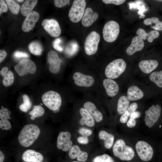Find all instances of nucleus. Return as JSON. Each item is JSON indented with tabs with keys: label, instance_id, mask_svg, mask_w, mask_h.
<instances>
[{
	"label": "nucleus",
	"instance_id": "37",
	"mask_svg": "<svg viewBox=\"0 0 162 162\" xmlns=\"http://www.w3.org/2000/svg\"><path fill=\"white\" fill-rule=\"evenodd\" d=\"M92 162H114L113 159L109 155L104 154L95 157Z\"/></svg>",
	"mask_w": 162,
	"mask_h": 162
},
{
	"label": "nucleus",
	"instance_id": "6",
	"mask_svg": "<svg viewBox=\"0 0 162 162\" xmlns=\"http://www.w3.org/2000/svg\"><path fill=\"white\" fill-rule=\"evenodd\" d=\"M42 100L44 105L53 112L59 110L62 104L60 94L52 90L44 93L42 97Z\"/></svg>",
	"mask_w": 162,
	"mask_h": 162
},
{
	"label": "nucleus",
	"instance_id": "27",
	"mask_svg": "<svg viewBox=\"0 0 162 162\" xmlns=\"http://www.w3.org/2000/svg\"><path fill=\"white\" fill-rule=\"evenodd\" d=\"M38 1L36 0H26L22 5L20 8L21 14L24 16H26L32 11L37 4Z\"/></svg>",
	"mask_w": 162,
	"mask_h": 162
},
{
	"label": "nucleus",
	"instance_id": "28",
	"mask_svg": "<svg viewBox=\"0 0 162 162\" xmlns=\"http://www.w3.org/2000/svg\"><path fill=\"white\" fill-rule=\"evenodd\" d=\"M130 102V100L126 96L122 95L119 98L117 109L119 114H123L127 110Z\"/></svg>",
	"mask_w": 162,
	"mask_h": 162
},
{
	"label": "nucleus",
	"instance_id": "14",
	"mask_svg": "<svg viewBox=\"0 0 162 162\" xmlns=\"http://www.w3.org/2000/svg\"><path fill=\"white\" fill-rule=\"evenodd\" d=\"M40 17L39 14L37 11H32L27 15L23 22L22 29L25 32H28L32 30Z\"/></svg>",
	"mask_w": 162,
	"mask_h": 162
},
{
	"label": "nucleus",
	"instance_id": "15",
	"mask_svg": "<svg viewBox=\"0 0 162 162\" xmlns=\"http://www.w3.org/2000/svg\"><path fill=\"white\" fill-rule=\"evenodd\" d=\"M47 59L50 71L53 73H58L60 70L61 61L57 53L54 51H50Z\"/></svg>",
	"mask_w": 162,
	"mask_h": 162
},
{
	"label": "nucleus",
	"instance_id": "25",
	"mask_svg": "<svg viewBox=\"0 0 162 162\" xmlns=\"http://www.w3.org/2000/svg\"><path fill=\"white\" fill-rule=\"evenodd\" d=\"M79 112L82 117L80 121L81 125L85 124L89 127H92L94 125V118L86 110L82 108L80 109Z\"/></svg>",
	"mask_w": 162,
	"mask_h": 162
},
{
	"label": "nucleus",
	"instance_id": "50",
	"mask_svg": "<svg viewBox=\"0 0 162 162\" xmlns=\"http://www.w3.org/2000/svg\"><path fill=\"white\" fill-rule=\"evenodd\" d=\"M4 159V156L3 153L1 151H0V162H3Z\"/></svg>",
	"mask_w": 162,
	"mask_h": 162
},
{
	"label": "nucleus",
	"instance_id": "34",
	"mask_svg": "<svg viewBox=\"0 0 162 162\" xmlns=\"http://www.w3.org/2000/svg\"><path fill=\"white\" fill-rule=\"evenodd\" d=\"M22 98L23 103L20 106L19 108L21 111L26 112L31 109L32 104L27 95L24 94L22 96Z\"/></svg>",
	"mask_w": 162,
	"mask_h": 162
},
{
	"label": "nucleus",
	"instance_id": "13",
	"mask_svg": "<svg viewBox=\"0 0 162 162\" xmlns=\"http://www.w3.org/2000/svg\"><path fill=\"white\" fill-rule=\"evenodd\" d=\"M73 78L75 84L80 87H90L93 85L94 82L92 76L78 72L74 74Z\"/></svg>",
	"mask_w": 162,
	"mask_h": 162
},
{
	"label": "nucleus",
	"instance_id": "40",
	"mask_svg": "<svg viewBox=\"0 0 162 162\" xmlns=\"http://www.w3.org/2000/svg\"><path fill=\"white\" fill-rule=\"evenodd\" d=\"M61 40L59 38L55 39L53 43V48L58 51L62 52L63 50L62 48L60 46Z\"/></svg>",
	"mask_w": 162,
	"mask_h": 162
},
{
	"label": "nucleus",
	"instance_id": "5",
	"mask_svg": "<svg viewBox=\"0 0 162 162\" xmlns=\"http://www.w3.org/2000/svg\"><path fill=\"white\" fill-rule=\"evenodd\" d=\"M86 6L85 0H75L69 10L68 16L70 20L77 23L82 19Z\"/></svg>",
	"mask_w": 162,
	"mask_h": 162
},
{
	"label": "nucleus",
	"instance_id": "17",
	"mask_svg": "<svg viewBox=\"0 0 162 162\" xmlns=\"http://www.w3.org/2000/svg\"><path fill=\"white\" fill-rule=\"evenodd\" d=\"M144 46L143 40L140 36H136L132 39L130 45L126 50L127 54L131 56L137 51L141 50Z\"/></svg>",
	"mask_w": 162,
	"mask_h": 162
},
{
	"label": "nucleus",
	"instance_id": "7",
	"mask_svg": "<svg viewBox=\"0 0 162 162\" xmlns=\"http://www.w3.org/2000/svg\"><path fill=\"white\" fill-rule=\"evenodd\" d=\"M100 40V35L96 31H92L88 35L84 44V50L87 55H92L96 52Z\"/></svg>",
	"mask_w": 162,
	"mask_h": 162
},
{
	"label": "nucleus",
	"instance_id": "4",
	"mask_svg": "<svg viewBox=\"0 0 162 162\" xmlns=\"http://www.w3.org/2000/svg\"><path fill=\"white\" fill-rule=\"evenodd\" d=\"M120 32L118 23L114 20H110L104 25L103 29V35L104 40L109 43L113 42L117 38Z\"/></svg>",
	"mask_w": 162,
	"mask_h": 162
},
{
	"label": "nucleus",
	"instance_id": "21",
	"mask_svg": "<svg viewBox=\"0 0 162 162\" xmlns=\"http://www.w3.org/2000/svg\"><path fill=\"white\" fill-rule=\"evenodd\" d=\"M11 112L7 108L2 106L0 110V128L2 130H8L11 127V124L8 121L10 119V115Z\"/></svg>",
	"mask_w": 162,
	"mask_h": 162
},
{
	"label": "nucleus",
	"instance_id": "2",
	"mask_svg": "<svg viewBox=\"0 0 162 162\" xmlns=\"http://www.w3.org/2000/svg\"><path fill=\"white\" fill-rule=\"evenodd\" d=\"M112 151L114 156L122 160H130L134 155V152L132 148L126 145L122 139H118L116 142L113 147Z\"/></svg>",
	"mask_w": 162,
	"mask_h": 162
},
{
	"label": "nucleus",
	"instance_id": "16",
	"mask_svg": "<svg viewBox=\"0 0 162 162\" xmlns=\"http://www.w3.org/2000/svg\"><path fill=\"white\" fill-rule=\"evenodd\" d=\"M98 16V14L94 11L92 8H87L85 9L82 19V24L85 27H89L96 21Z\"/></svg>",
	"mask_w": 162,
	"mask_h": 162
},
{
	"label": "nucleus",
	"instance_id": "20",
	"mask_svg": "<svg viewBox=\"0 0 162 162\" xmlns=\"http://www.w3.org/2000/svg\"><path fill=\"white\" fill-rule=\"evenodd\" d=\"M22 159L25 162H42L44 157L40 153L33 150L28 149L23 153Z\"/></svg>",
	"mask_w": 162,
	"mask_h": 162
},
{
	"label": "nucleus",
	"instance_id": "1",
	"mask_svg": "<svg viewBox=\"0 0 162 162\" xmlns=\"http://www.w3.org/2000/svg\"><path fill=\"white\" fill-rule=\"evenodd\" d=\"M40 134V129L36 125L32 124L26 125L22 129L18 135L19 142L22 146L28 147L35 141Z\"/></svg>",
	"mask_w": 162,
	"mask_h": 162
},
{
	"label": "nucleus",
	"instance_id": "18",
	"mask_svg": "<svg viewBox=\"0 0 162 162\" xmlns=\"http://www.w3.org/2000/svg\"><path fill=\"white\" fill-rule=\"evenodd\" d=\"M103 86L107 94L110 97H114L118 93L119 87L114 80L109 78L104 79L103 82Z\"/></svg>",
	"mask_w": 162,
	"mask_h": 162
},
{
	"label": "nucleus",
	"instance_id": "38",
	"mask_svg": "<svg viewBox=\"0 0 162 162\" xmlns=\"http://www.w3.org/2000/svg\"><path fill=\"white\" fill-rule=\"evenodd\" d=\"M70 1L68 0H54V2L55 5L56 7L61 8L69 4Z\"/></svg>",
	"mask_w": 162,
	"mask_h": 162
},
{
	"label": "nucleus",
	"instance_id": "33",
	"mask_svg": "<svg viewBox=\"0 0 162 162\" xmlns=\"http://www.w3.org/2000/svg\"><path fill=\"white\" fill-rule=\"evenodd\" d=\"M28 48L30 52L35 55H41L43 51L41 45L39 42L37 41L31 42L29 45Z\"/></svg>",
	"mask_w": 162,
	"mask_h": 162
},
{
	"label": "nucleus",
	"instance_id": "26",
	"mask_svg": "<svg viewBox=\"0 0 162 162\" xmlns=\"http://www.w3.org/2000/svg\"><path fill=\"white\" fill-rule=\"evenodd\" d=\"M136 34L143 40L147 39L148 41L150 43L152 42L154 39L158 38L160 35L159 33L157 31L152 30L147 33L142 28H139L136 31Z\"/></svg>",
	"mask_w": 162,
	"mask_h": 162
},
{
	"label": "nucleus",
	"instance_id": "52",
	"mask_svg": "<svg viewBox=\"0 0 162 162\" xmlns=\"http://www.w3.org/2000/svg\"><path fill=\"white\" fill-rule=\"evenodd\" d=\"M79 162L78 161H74V162Z\"/></svg>",
	"mask_w": 162,
	"mask_h": 162
},
{
	"label": "nucleus",
	"instance_id": "41",
	"mask_svg": "<svg viewBox=\"0 0 162 162\" xmlns=\"http://www.w3.org/2000/svg\"><path fill=\"white\" fill-rule=\"evenodd\" d=\"M78 132L81 135L83 136H90L92 133V132L91 130L84 128H81L80 129Z\"/></svg>",
	"mask_w": 162,
	"mask_h": 162
},
{
	"label": "nucleus",
	"instance_id": "30",
	"mask_svg": "<svg viewBox=\"0 0 162 162\" xmlns=\"http://www.w3.org/2000/svg\"><path fill=\"white\" fill-rule=\"evenodd\" d=\"M143 23L147 25H151V26L154 24L151 27L156 31H162V21H160L158 18L152 17L145 19L143 21Z\"/></svg>",
	"mask_w": 162,
	"mask_h": 162
},
{
	"label": "nucleus",
	"instance_id": "19",
	"mask_svg": "<svg viewBox=\"0 0 162 162\" xmlns=\"http://www.w3.org/2000/svg\"><path fill=\"white\" fill-rule=\"evenodd\" d=\"M68 155L70 158L72 159L77 158L78 161L81 162L86 161L88 158V153L81 151L79 146L74 145L69 150Z\"/></svg>",
	"mask_w": 162,
	"mask_h": 162
},
{
	"label": "nucleus",
	"instance_id": "32",
	"mask_svg": "<svg viewBox=\"0 0 162 162\" xmlns=\"http://www.w3.org/2000/svg\"><path fill=\"white\" fill-rule=\"evenodd\" d=\"M44 112V109L40 105H35L33 106L32 110L29 114L31 115L30 119L34 120L36 118L43 116Z\"/></svg>",
	"mask_w": 162,
	"mask_h": 162
},
{
	"label": "nucleus",
	"instance_id": "10",
	"mask_svg": "<svg viewBox=\"0 0 162 162\" xmlns=\"http://www.w3.org/2000/svg\"><path fill=\"white\" fill-rule=\"evenodd\" d=\"M14 69L20 76L28 74H34L36 70V67L32 61L27 59H23L15 65Z\"/></svg>",
	"mask_w": 162,
	"mask_h": 162
},
{
	"label": "nucleus",
	"instance_id": "53",
	"mask_svg": "<svg viewBox=\"0 0 162 162\" xmlns=\"http://www.w3.org/2000/svg\"><path fill=\"white\" fill-rule=\"evenodd\" d=\"M41 104L42 105V104Z\"/></svg>",
	"mask_w": 162,
	"mask_h": 162
},
{
	"label": "nucleus",
	"instance_id": "49",
	"mask_svg": "<svg viewBox=\"0 0 162 162\" xmlns=\"http://www.w3.org/2000/svg\"><path fill=\"white\" fill-rule=\"evenodd\" d=\"M141 115L140 113L138 111H135L131 114L130 116V118L136 119L140 117Z\"/></svg>",
	"mask_w": 162,
	"mask_h": 162
},
{
	"label": "nucleus",
	"instance_id": "9",
	"mask_svg": "<svg viewBox=\"0 0 162 162\" xmlns=\"http://www.w3.org/2000/svg\"><path fill=\"white\" fill-rule=\"evenodd\" d=\"M161 107L158 104L153 105L145 111L144 119L145 124L148 128L152 127L158 120L161 114Z\"/></svg>",
	"mask_w": 162,
	"mask_h": 162
},
{
	"label": "nucleus",
	"instance_id": "42",
	"mask_svg": "<svg viewBox=\"0 0 162 162\" xmlns=\"http://www.w3.org/2000/svg\"><path fill=\"white\" fill-rule=\"evenodd\" d=\"M0 14L2 13L6 12L8 10V7L4 0H0Z\"/></svg>",
	"mask_w": 162,
	"mask_h": 162
},
{
	"label": "nucleus",
	"instance_id": "46",
	"mask_svg": "<svg viewBox=\"0 0 162 162\" xmlns=\"http://www.w3.org/2000/svg\"><path fill=\"white\" fill-rule=\"evenodd\" d=\"M136 124V119H134L130 118L129 120L127 122V125L128 128H132L134 127Z\"/></svg>",
	"mask_w": 162,
	"mask_h": 162
},
{
	"label": "nucleus",
	"instance_id": "51",
	"mask_svg": "<svg viewBox=\"0 0 162 162\" xmlns=\"http://www.w3.org/2000/svg\"><path fill=\"white\" fill-rule=\"evenodd\" d=\"M17 1L18 2H22L23 1H24V0H17Z\"/></svg>",
	"mask_w": 162,
	"mask_h": 162
},
{
	"label": "nucleus",
	"instance_id": "23",
	"mask_svg": "<svg viewBox=\"0 0 162 162\" xmlns=\"http://www.w3.org/2000/svg\"><path fill=\"white\" fill-rule=\"evenodd\" d=\"M83 107L97 122H99L102 120L103 118L102 114L97 109L94 104L90 101L86 102L84 104Z\"/></svg>",
	"mask_w": 162,
	"mask_h": 162
},
{
	"label": "nucleus",
	"instance_id": "31",
	"mask_svg": "<svg viewBox=\"0 0 162 162\" xmlns=\"http://www.w3.org/2000/svg\"><path fill=\"white\" fill-rule=\"evenodd\" d=\"M149 79L158 87L162 88V70L151 73L149 75Z\"/></svg>",
	"mask_w": 162,
	"mask_h": 162
},
{
	"label": "nucleus",
	"instance_id": "45",
	"mask_svg": "<svg viewBox=\"0 0 162 162\" xmlns=\"http://www.w3.org/2000/svg\"><path fill=\"white\" fill-rule=\"evenodd\" d=\"M138 105L136 103H132L128 107L127 110L130 114L136 111L137 109Z\"/></svg>",
	"mask_w": 162,
	"mask_h": 162
},
{
	"label": "nucleus",
	"instance_id": "35",
	"mask_svg": "<svg viewBox=\"0 0 162 162\" xmlns=\"http://www.w3.org/2000/svg\"><path fill=\"white\" fill-rule=\"evenodd\" d=\"M1 76L3 77V84L4 86H8L13 83L14 77L11 71H8L7 73L3 74Z\"/></svg>",
	"mask_w": 162,
	"mask_h": 162
},
{
	"label": "nucleus",
	"instance_id": "48",
	"mask_svg": "<svg viewBox=\"0 0 162 162\" xmlns=\"http://www.w3.org/2000/svg\"><path fill=\"white\" fill-rule=\"evenodd\" d=\"M7 56V52L3 50H0V62L1 63L5 58Z\"/></svg>",
	"mask_w": 162,
	"mask_h": 162
},
{
	"label": "nucleus",
	"instance_id": "12",
	"mask_svg": "<svg viewBox=\"0 0 162 162\" xmlns=\"http://www.w3.org/2000/svg\"><path fill=\"white\" fill-rule=\"evenodd\" d=\"M71 134L68 131L61 132L59 134L57 141V147L64 152L69 150L72 147Z\"/></svg>",
	"mask_w": 162,
	"mask_h": 162
},
{
	"label": "nucleus",
	"instance_id": "36",
	"mask_svg": "<svg viewBox=\"0 0 162 162\" xmlns=\"http://www.w3.org/2000/svg\"><path fill=\"white\" fill-rule=\"evenodd\" d=\"M6 1L11 12L14 14H17L20 8L19 4L14 0H6Z\"/></svg>",
	"mask_w": 162,
	"mask_h": 162
},
{
	"label": "nucleus",
	"instance_id": "29",
	"mask_svg": "<svg viewBox=\"0 0 162 162\" xmlns=\"http://www.w3.org/2000/svg\"><path fill=\"white\" fill-rule=\"evenodd\" d=\"M99 138L104 141V146L107 149L110 148L113 143L114 136L104 130L100 131L99 134Z\"/></svg>",
	"mask_w": 162,
	"mask_h": 162
},
{
	"label": "nucleus",
	"instance_id": "8",
	"mask_svg": "<svg viewBox=\"0 0 162 162\" xmlns=\"http://www.w3.org/2000/svg\"><path fill=\"white\" fill-rule=\"evenodd\" d=\"M135 148L138 155L142 160L148 161L152 159L153 155V148L146 142L138 141L136 144Z\"/></svg>",
	"mask_w": 162,
	"mask_h": 162
},
{
	"label": "nucleus",
	"instance_id": "47",
	"mask_svg": "<svg viewBox=\"0 0 162 162\" xmlns=\"http://www.w3.org/2000/svg\"><path fill=\"white\" fill-rule=\"evenodd\" d=\"M78 142L84 144H86L88 142V140L87 136H83L78 137L77 139Z\"/></svg>",
	"mask_w": 162,
	"mask_h": 162
},
{
	"label": "nucleus",
	"instance_id": "44",
	"mask_svg": "<svg viewBox=\"0 0 162 162\" xmlns=\"http://www.w3.org/2000/svg\"><path fill=\"white\" fill-rule=\"evenodd\" d=\"M130 114L127 110L121 116L120 121L122 123H126L128 120V117L130 116Z\"/></svg>",
	"mask_w": 162,
	"mask_h": 162
},
{
	"label": "nucleus",
	"instance_id": "3",
	"mask_svg": "<svg viewBox=\"0 0 162 162\" xmlns=\"http://www.w3.org/2000/svg\"><path fill=\"white\" fill-rule=\"evenodd\" d=\"M126 67V63L123 59H116L107 65L105 70V75L108 78H117L124 72Z\"/></svg>",
	"mask_w": 162,
	"mask_h": 162
},
{
	"label": "nucleus",
	"instance_id": "11",
	"mask_svg": "<svg viewBox=\"0 0 162 162\" xmlns=\"http://www.w3.org/2000/svg\"><path fill=\"white\" fill-rule=\"evenodd\" d=\"M42 25L45 30L52 37H58L61 34L58 23L55 19H45L42 22Z\"/></svg>",
	"mask_w": 162,
	"mask_h": 162
},
{
	"label": "nucleus",
	"instance_id": "24",
	"mask_svg": "<svg viewBox=\"0 0 162 162\" xmlns=\"http://www.w3.org/2000/svg\"><path fill=\"white\" fill-rule=\"evenodd\" d=\"M127 97L130 101H134L142 98L144 96L143 92L137 86L132 85L128 89Z\"/></svg>",
	"mask_w": 162,
	"mask_h": 162
},
{
	"label": "nucleus",
	"instance_id": "39",
	"mask_svg": "<svg viewBox=\"0 0 162 162\" xmlns=\"http://www.w3.org/2000/svg\"><path fill=\"white\" fill-rule=\"evenodd\" d=\"M102 1L105 4H113L118 5L124 3L126 0H103Z\"/></svg>",
	"mask_w": 162,
	"mask_h": 162
},
{
	"label": "nucleus",
	"instance_id": "22",
	"mask_svg": "<svg viewBox=\"0 0 162 162\" xmlns=\"http://www.w3.org/2000/svg\"><path fill=\"white\" fill-rule=\"evenodd\" d=\"M158 61L154 59L145 60L141 61L138 66L140 70L144 73L148 74L158 67Z\"/></svg>",
	"mask_w": 162,
	"mask_h": 162
},
{
	"label": "nucleus",
	"instance_id": "43",
	"mask_svg": "<svg viewBox=\"0 0 162 162\" xmlns=\"http://www.w3.org/2000/svg\"><path fill=\"white\" fill-rule=\"evenodd\" d=\"M14 56L17 58H28V55L25 52L19 51H16L14 53Z\"/></svg>",
	"mask_w": 162,
	"mask_h": 162
}]
</instances>
